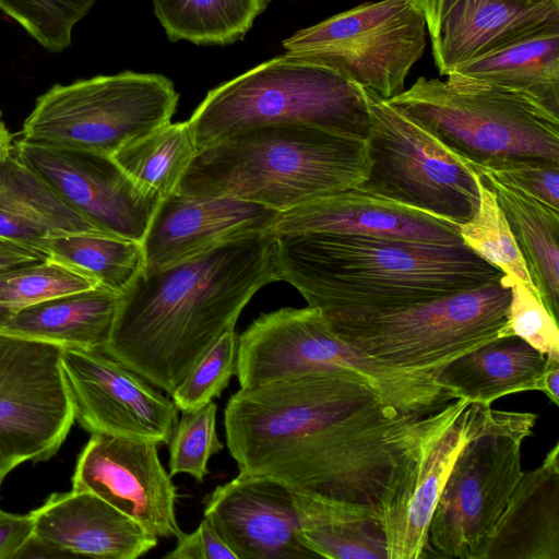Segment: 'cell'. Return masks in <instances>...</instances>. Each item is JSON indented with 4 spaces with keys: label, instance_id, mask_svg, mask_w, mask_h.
I'll return each instance as SVG.
<instances>
[{
    "label": "cell",
    "instance_id": "obj_8",
    "mask_svg": "<svg viewBox=\"0 0 559 559\" xmlns=\"http://www.w3.org/2000/svg\"><path fill=\"white\" fill-rule=\"evenodd\" d=\"M386 100L471 168L519 158L559 162V116L521 97L419 76Z\"/></svg>",
    "mask_w": 559,
    "mask_h": 559
},
{
    "label": "cell",
    "instance_id": "obj_38",
    "mask_svg": "<svg viewBox=\"0 0 559 559\" xmlns=\"http://www.w3.org/2000/svg\"><path fill=\"white\" fill-rule=\"evenodd\" d=\"M237 342L235 329L223 333L176 388L171 397L180 412L203 407L228 386L236 370Z\"/></svg>",
    "mask_w": 559,
    "mask_h": 559
},
{
    "label": "cell",
    "instance_id": "obj_4",
    "mask_svg": "<svg viewBox=\"0 0 559 559\" xmlns=\"http://www.w3.org/2000/svg\"><path fill=\"white\" fill-rule=\"evenodd\" d=\"M368 169L366 139L274 123L198 150L176 192L239 199L285 212L359 187Z\"/></svg>",
    "mask_w": 559,
    "mask_h": 559
},
{
    "label": "cell",
    "instance_id": "obj_22",
    "mask_svg": "<svg viewBox=\"0 0 559 559\" xmlns=\"http://www.w3.org/2000/svg\"><path fill=\"white\" fill-rule=\"evenodd\" d=\"M559 24V0H457L431 43L440 75L455 66Z\"/></svg>",
    "mask_w": 559,
    "mask_h": 559
},
{
    "label": "cell",
    "instance_id": "obj_41",
    "mask_svg": "<svg viewBox=\"0 0 559 559\" xmlns=\"http://www.w3.org/2000/svg\"><path fill=\"white\" fill-rule=\"evenodd\" d=\"M34 516L13 514L0 509V559H17L34 536Z\"/></svg>",
    "mask_w": 559,
    "mask_h": 559
},
{
    "label": "cell",
    "instance_id": "obj_27",
    "mask_svg": "<svg viewBox=\"0 0 559 559\" xmlns=\"http://www.w3.org/2000/svg\"><path fill=\"white\" fill-rule=\"evenodd\" d=\"M302 544L318 558L388 559L379 514L371 508L294 491Z\"/></svg>",
    "mask_w": 559,
    "mask_h": 559
},
{
    "label": "cell",
    "instance_id": "obj_32",
    "mask_svg": "<svg viewBox=\"0 0 559 559\" xmlns=\"http://www.w3.org/2000/svg\"><path fill=\"white\" fill-rule=\"evenodd\" d=\"M197 151L189 123L182 121L134 139L111 156L136 183L164 199L176 192Z\"/></svg>",
    "mask_w": 559,
    "mask_h": 559
},
{
    "label": "cell",
    "instance_id": "obj_19",
    "mask_svg": "<svg viewBox=\"0 0 559 559\" xmlns=\"http://www.w3.org/2000/svg\"><path fill=\"white\" fill-rule=\"evenodd\" d=\"M280 214L250 201L174 192L159 201L141 242L144 270L173 266L222 245L273 231Z\"/></svg>",
    "mask_w": 559,
    "mask_h": 559
},
{
    "label": "cell",
    "instance_id": "obj_45",
    "mask_svg": "<svg viewBox=\"0 0 559 559\" xmlns=\"http://www.w3.org/2000/svg\"><path fill=\"white\" fill-rule=\"evenodd\" d=\"M13 138L0 119V160L12 152Z\"/></svg>",
    "mask_w": 559,
    "mask_h": 559
},
{
    "label": "cell",
    "instance_id": "obj_10",
    "mask_svg": "<svg viewBox=\"0 0 559 559\" xmlns=\"http://www.w3.org/2000/svg\"><path fill=\"white\" fill-rule=\"evenodd\" d=\"M179 94L158 73L124 71L56 84L36 99L22 139L112 155L170 122Z\"/></svg>",
    "mask_w": 559,
    "mask_h": 559
},
{
    "label": "cell",
    "instance_id": "obj_3",
    "mask_svg": "<svg viewBox=\"0 0 559 559\" xmlns=\"http://www.w3.org/2000/svg\"><path fill=\"white\" fill-rule=\"evenodd\" d=\"M276 263L280 281L321 311L433 300L503 274L464 243L326 233L276 234Z\"/></svg>",
    "mask_w": 559,
    "mask_h": 559
},
{
    "label": "cell",
    "instance_id": "obj_21",
    "mask_svg": "<svg viewBox=\"0 0 559 559\" xmlns=\"http://www.w3.org/2000/svg\"><path fill=\"white\" fill-rule=\"evenodd\" d=\"M31 512L35 522L33 540L52 557L136 559L158 543L156 535L88 491L51 493Z\"/></svg>",
    "mask_w": 559,
    "mask_h": 559
},
{
    "label": "cell",
    "instance_id": "obj_29",
    "mask_svg": "<svg viewBox=\"0 0 559 559\" xmlns=\"http://www.w3.org/2000/svg\"><path fill=\"white\" fill-rule=\"evenodd\" d=\"M493 192L530 277L549 312L559 311V210L487 173H476Z\"/></svg>",
    "mask_w": 559,
    "mask_h": 559
},
{
    "label": "cell",
    "instance_id": "obj_33",
    "mask_svg": "<svg viewBox=\"0 0 559 559\" xmlns=\"http://www.w3.org/2000/svg\"><path fill=\"white\" fill-rule=\"evenodd\" d=\"M475 178L479 191V205L468 222L457 224L461 239L464 245L499 269L504 275L535 287L493 192L480 180L476 173Z\"/></svg>",
    "mask_w": 559,
    "mask_h": 559
},
{
    "label": "cell",
    "instance_id": "obj_2",
    "mask_svg": "<svg viewBox=\"0 0 559 559\" xmlns=\"http://www.w3.org/2000/svg\"><path fill=\"white\" fill-rule=\"evenodd\" d=\"M280 281L276 234L143 270L120 294L105 354L173 394L263 286Z\"/></svg>",
    "mask_w": 559,
    "mask_h": 559
},
{
    "label": "cell",
    "instance_id": "obj_44",
    "mask_svg": "<svg viewBox=\"0 0 559 559\" xmlns=\"http://www.w3.org/2000/svg\"><path fill=\"white\" fill-rule=\"evenodd\" d=\"M535 391H540L550 402L559 405V360L546 358L544 368L536 380Z\"/></svg>",
    "mask_w": 559,
    "mask_h": 559
},
{
    "label": "cell",
    "instance_id": "obj_9",
    "mask_svg": "<svg viewBox=\"0 0 559 559\" xmlns=\"http://www.w3.org/2000/svg\"><path fill=\"white\" fill-rule=\"evenodd\" d=\"M537 417L490 407L443 486L430 521V550L450 559H485L496 525L524 473L522 443L533 435Z\"/></svg>",
    "mask_w": 559,
    "mask_h": 559
},
{
    "label": "cell",
    "instance_id": "obj_17",
    "mask_svg": "<svg viewBox=\"0 0 559 559\" xmlns=\"http://www.w3.org/2000/svg\"><path fill=\"white\" fill-rule=\"evenodd\" d=\"M156 443L92 435L78 456L72 489L92 492L162 537L181 532L177 487L162 464Z\"/></svg>",
    "mask_w": 559,
    "mask_h": 559
},
{
    "label": "cell",
    "instance_id": "obj_28",
    "mask_svg": "<svg viewBox=\"0 0 559 559\" xmlns=\"http://www.w3.org/2000/svg\"><path fill=\"white\" fill-rule=\"evenodd\" d=\"M66 231L102 230L11 152L0 160V237L37 248L45 236Z\"/></svg>",
    "mask_w": 559,
    "mask_h": 559
},
{
    "label": "cell",
    "instance_id": "obj_5",
    "mask_svg": "<svg viewBox=\"0 0 559 559\" xmlns=\"http://www.w3.org/2000/svg\"><path fill=\"white\" fill-rule=\"evenodd\" d=\"M188 123L198 150L274 123L366 139L369 109L360 85L285 52L211 90Z\"/></svg>",
    "mask_w": 559,
    "mask_h": 559
},
{
    "label": "cell",
    "instance_id": "obj_23",
    "mask_svg": "<svg viewBox=\"0 0 559 559\" xmlns=\"http://www.w3.org/2000/svg\"><path fill=\"white\" fill-rule=\"evenodd\" d=\"M448 82L511 94L559 116V24L452 68Z\"/></svg>",
    "mask_w": 559,
    "mask_h": 559
},
{
    "label": "cell",
    "instance_id": "obj_34",
    "mask_svg": "<svg viewBox=\"0 0 559 559\" xmlns=\"http://www.w3.org/2000/svg\"><path fill=\"white\" fill-rule=\"evenodd\" d=\"M97 285L92 277L47 257L0 277V307L15 312Z\"/></svg>",
    "mask_w": 559,
    "mask_h": 559
},
{
    "label": "cell",
    "instance_id": "obj_37",
    "mask_svg": "<svg viewBox=\"0 0 559 559\" xmlns=\"http://www.w3.org/2000/svg\"><path fill=\"white\" fill-rule=\"evenodd\" d=\"M501 281L510 287L511 297L499 337L518 336L547 359L559 360L558 319L546 308L536 288L504 274Z\"/></svg>",
    "mask_w": 559,
    "mask_h": 559
},
{
    "label": "cell",
    "instance_id": "obj_6",
    "mask_svg": "<svg viewBox=\"0 0 559 559\" xmlns=\"http://www.w3.org/2000/svg\"><path fill=\"white\" fill-rule=\"evenodd\" d=\"M501 276L423 302L320 311L331 330L356 349L393 368L435 378L449 361L499 337L511 297Z\"/></svg>",
    "mask_w": 559,
    "mask_h": 559
},
{
    "label": "cell",
    "instance_id": "obj_46",
    "mask_svg": "<svg viewBox=\"0 0 559 559\" xmlns=\"http://www.w3.org/2000/svg\"><path fill=\"white\" fill-rule=\"evenodd\" d=\"M12 312L5 308L0 307V328Z\"/></svg>",
    "mask_w": 559,
    "mask_h": 559
},
{
    "label": "cell",
    "instance_id": "obj_47",
    "mask_svg": "<svg viewBox=\"0 0 559 559\" xmlns=\"http://www.w3.org/2000/svg\"><path fill=\"white\" fill-rule=\"evenodd\" d=\"M1 484H2V480L0 479V486H1Z\"/></svg>",
    "mask_w": 559,
    "mask_h": 559
},
{
    "label": "cell",
    "instance_id": "obj_12",
    "mask_svg": "<svg viewBox=\"0 0 559 559\" xmlns=\"http://www.w3.org/2000/svg\"><path fill=\"white\" fill-rule=\"evenodd\" d=\"M426 29L412 0H381L299 29L282 46L287 53L390 99L405 90L409 70L423 56Z\"/></svg>",
    "mask_w": 559,
    "mask_h": 559
},
{
    "label": "cell",
    "instance_id": "obj_13",
    "mask_svg": "<svg viewBox=\"0 0 559 559\" xmlns=\"http://www.w3.org/2000/svg\"><path fill=\"white\" fill-rule=\"evenodd\" d=\"M490 407L456 399L411 423L380 499L388 559L428 557L430 521L443 486Z\"/></svg>",
    "mask_w": 559,
    "mask_h": 559
},
{
    "label": "cell",
    "instance_id": "obj_42",
    "mask_svg": "<svg viewBox=\"0 0 559 559\" xmlns=\"http://www.w3.org/2000/svg\"><path fill=\"white\" fill-rule=\"evenodd\" d=\"M46 258L47 254L35 247L0 237V277Z\"/></svg>",
    "mask_w": 559,
    "mask_h": 559
},
{
    "label": "cell",
    "instance_id": "obj_31",
    "mask_svg": "<svg viewBox=\"0 0 559 559\" xmlns=\"http://www.w3.org/2000/svg\"><path fill=\"white\" fill-rule=\"evenodd\" d=\"M271 0H153L170 41L226 46L242 40Z\"/></svg>",
    "mask_w": 559,
    "mask_h": 559
},
{
    "label": "cell",
    "instance_id": "obj_40",
    "mask_svg": "<svg viewBox=\"0 0 559 559\" xmlns=\"http://www.w3.org/2000/svg\"><path fill=\"white\" fill-rule=\"evenodd\" d=\"M176 547L164 559H237L212 523L204 518L191 533L181 531Z\"/></svg>",
    "mask_w": 559,
    "mask_h": 559
},
{
    "label": "cell",
    "instance_id": "obj_35",
    "mask_svg": "<svg viewBox=\"0 0 559 559\" xmlns=\"http://www.w3.org/2000/svg\"><path fill=\"white\" fill-rule=\"evenodd\" d=\"M97 0H0V10L51 52L71 46L72 29Z\"/></svg>",
    "mask_w": 559,
    "mask_h": 559
},
{
    "label": "cell",
    "instance_id": "obj_43",
    "mask_svg": "<svg viewBox=\"0 0 559 559\" xmlns=\"http://www.w3.org/2000/svg\"><path fill=\"white\" fill-rule=\"evenodd\" d=\"M423 13L431 43L439 35L442 21L457 0H412Z\"/></svg>",
    "mask_w": 559,
    "mask_h": 559
},
{
    "label": "cell",
    "instance_id": "obj_26",
    "mask_svg": "<svg viewBox=\"0 0 559 559\" xmlns=\"http://www.w3.org/2000/svg\"><path fill=\"white\" fill-rule=\"evenodd\" d=\"M545 361L522 338L497 337L449 361L435 379L454 400L491 405L509 394L535 391Z\"/></svg>",
    "mask_w": 559,
    "mask_h": 559
},
{
    "label": "cell",
    "instance_id": "obj_7",
    "mask_svg": "<svg viewBox=\"0 0 559 559\" xmlns=\"http://www.w3.org/2000/svg\"><path fill=\"white\" fill-rule=\"evenodd\" d=\"M237 340L235 376L240 388L310 371L350 370L404 414L428 415L454 400L432 376L393 368L356 349L314 307L263 313Z\"/></svg>",
    "mask_w": 559,
    "mask_h": 559
},
{
    "label": "cell",
    "instance_id": "obj_15",
    "mask_svg": "<svg viewBox=\"0 0 559 559\" xmlns=\"http://www.w3.org/2000/svg\"><path fill=\"white\" fill-rule=\"evenodd\" d=\"M12 153L99 230L142 242L162 198L136 183L111 155L22 138Z\"/></svg>",
    "mask_w": 559,
    "mask_h": 559
},
{
    "label": "cell",
    "instance_id": "obj_1",
    "mask_svg": "<svg viewBox=\"0 0 559 559\" xmlns=\"http://www.w3.org/2000/svg\"><path fill=\"white\" fill-rule=\"evenodd\" d=\"M418 416L386 404L355 371H310L240 388L226 404L224 427L239 473L379 514L391 469Z\"/></svg>",
    "mask_w": 559,
    "mask_h": 559
},
{
    "label": "cell",
    "instance_id": "obj_48",
    "mask_svg": "<svg viewBox=\"0 0 559 559\" xmlns=\"http://www.w3.org/2000/svg\"><path fill=\"white\" fill-rule=\"evenodd\" d=\"M0 119H1V111H0Z\"/></svg>",
    "mask_w": 559,
    "mask_h": 559
},
{
    "label": "cell",
    "instance_id": "obj_11",
    "mask_svg": "<svg viewBox=\"0 0 559 559\" xmlns=\"http://www.w3.org/2000/svg\"><path fill=\"white\" fill-rule=\"evenodd\" d=\"M362 91L369 109V169L357 188L455 224L468 222L479 205L474 170L419 122Z\"/></svg>",
    "mask_w": 559,
    "mask_h": 559
},
{
    "label": "cell",
    "instance_id": "obj_24",
    "mask_svg": "<svg viewBox=\"0 0 559 559\" xmlns=\"http://www.w3.org/2000/svg\"><path fill=\"white\" fill-rule=\"evenodd\" d=\"M485 559H559V443L524 472L496 525Z\"/></svg>",
    "mask_w": 559,
    "mask_h": 559
},
{
    "label": "cell",
    "instance_id": "obj_39",
    "mask_svg": "<svg viewBox=\"0 0 559 559\" xmlns=\"http://www.w3.org/2000/svg\"><path fill=\"white\" fill-rule=\"evenodd\" d=\"M487 173L548 205L559 210V162L547 158H519L488 167H472Z\"/></svg>",
    "mask_w": 559,
    "mask_h": 559
},
{
    "label": "cell",
    "instance_id": "obj_14",
    "mask_svg": "<svg viewBox=\"0 0 559 559\" xmlns=\"http://www.w3.org/2000/svg\"><path fill=\"white\" fill-rule=\"evenodd\" d=\"M61 345L0 331V479L51 459L74 423Z\"/></svg>",
    "mask_w": 559,
    "mask_h": 559
},
{
    "label": "cell",
    "instance_id": "obj_20",
    "mask_svg": "<svg viewBox=\"0 0 559 559\" xmlns=\"http://www.w3.org/2000/svg\"><path fill=\"white\" fill-rule=\"evenodd\" d=\"M273 231L277 235L326 233L436 245L464 243L457 224L359 188L281 212Z\"/></svg>",
    "mask_w": 559,
    "mask_h": 559
},
{
    "label": "cell",
    "instance_id": "obj_36",
    "mask_svg": "<svg viewBox=\"0 0 559 559\" xmlns=\"http://www.w3.org/2000/svg\"><path fill=\"white\" fill-rule=\"evenodd\" d=\"M217 405L212 401L203 407L181 412L169 445V474H188L203 481L209 474V460L224 448L216 431Z\"/></svg>",
    "mask_w": 559,
    "mask_h": 559
},
{
    "label": "cell",
    "instance_id": "obj_18",
    "mask_svg": "<svg viewBox=\"0 0 559 559\" xmlns=\"http://www.w3.org/2000/svg\"><path fill=\"white\" fill-rule=\"evenodd\" d=\"M203 514L237 559L318 558L300 539L293 490L275 478L239 473L204 497Z\"/></svg>",
    "mask_w": 559,
    "mask_h": 559
},
{
    "label": "cell",
    "instance_id": "obj_30",
    "mask_svg": "<svg viewBox=\"0 0 559 559\" xmlns=\"http://www.w3.org/2000/svg\"><path fill=\"white\" fill-rule=\"evenodd\" d=\"M37 248L119 294L144 270L141 242L103 231L50 234Z\"/></svg>",
    "mask_w": 559,
    "mask_h": 559
},
{
    "label": "cell",
    "instance_id": "obj_25",
    "mask_svg": "<svg viewBox=\"0 0 559 559\" xmlns=\"http://www.w3.org/2000/svg\"><path fill=\"white\" fill-rule=\"evenodd\" d=\"M119 299V293L97 285L12 312L0 331L105 353Z\"/></svg>",
    "mask_w": 559,
    "mask_h": 559
},
{
    "label": "cell",
    "instance_id": "obj_16",
    "mask_svg": "<svg viewBox=\"0 0 559 559\" xmlns=\"http://www.w3.org/2000/svg\"><path fill=\"white\" fill-rule=\"evenodd\" d=\"M61 369L74 421L91 435L168 444L179 409L141 376L103 352L66 346Z\"/></svg>",
    "mask_w": 559,
    "mask_h": 559
}]
</instances>
